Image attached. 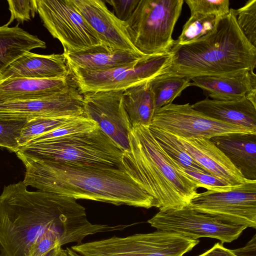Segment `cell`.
<instances>
[{"label":"cell","mask_w":256,"mask_h":256,"mask_svg":"<svg viewBox=\"0 0 256 256\" xmlns=\"http://www.w3.org/2000/svg\"><path fill=\"white\" fill-rule=\"evenodd\" d=\"M119 230L118 224L91 223L74 198L29 191L22 181L4 186L0 195V256H27L32 245L48 232L56 234L62 246Z\"/></svg>","instance_id":"6da1fadb"},{"label":"cell","mask_w":256,"mask_h":256,"mask_svg":"<svg viewBox=\"0 0 256 256\" xmlns=\"http://www.w3.org/2000/svg\"><path fill=\"white\" fill-rule=\"evenodd\" d=\"M170 52L146 56L130 64L102 70L68 67L81 94L104 90H125L149 81L159 75L170 62Z\"/></svg>","instance_id":"ba28073f"},{"label":"cell","mask_w":256,"mask_h":256,"mask_svg":"<svg viewBox=\"0 0 256 256\" xmlns=\"http://www.w3.org/2000/svg\"><path fill=\"white\" fill-rule=\"evenodd\" d=\"M231 250L236 256H256V235L244 246Z\"/></svg>","instance_id":"d590c367"},{"label":"cell","mask_w":256,"mask_h":256,"mask_svg":"<svg viewBox=\"0 0 256 256\" xmlns=\"http://www.w3.org/2000/svg\"><path fill=\"white\" fill-rule=\"evenodd\" d=\"M44 26L64 52L85 50L102 43L70 0H36Z\"/></svg>","instance_id":"9c48e42d"},{"label":"cell","mask_w":256,"mask_h":256,"mask_svg":"<svg viewBox=\"0 0 256 256\" xmlns=\"http://www.w3.org/2000/svg\"><path fill=\"white\" fill-rule=\"evenodd\" d=\"M190 86L200 88L216 100H235L246 97L256 88L254 71L242 70L219 75L204 76L191 79Z\"/></svg>","instance_id":"ac0fdd59"},{"label":"cell","mask_w":256,"mask_h":256,"mask_svg":"<svg viewBox=\"0 0 256 256\" xmlns=\"http://www.w3.org/2000/svg\"><path fill=\"white\" fill-rule=\"evenodd\" d=\"M10 18L6 24L8 26L14 20H16L18 23L30 20L38 13L36 0H8Z\"/></svg>","instance_id":"d6a6232c"},{"label":"cell","mask_w":256,"mask_h":256,"mask_svg":"<svg viewBox=\"0 0 256 256\" xmlns=\"http://www.w3.org/2000/svg\"><path fill=\"white\" fill-rule=\"evenodd\" d=\"M76 118H38L28 120L21 131L18 140L19 147L25 146L35 138Z\"/></svg>","instance_id":"83f0119b"},{"label":"cell","mask_w":256,"mask_h":256,"mask_svg":"<svg viewBox=\"0 0 256 256\" xmlns=\"http://www.w3.org/2000/svg\"><path fill=\"white\" fill-rule=\"evenodd\" d=\"M129 148L124 151V170L156 202L160 211L188 205L202 188L180 170L152 134L148 126H132Z\"/></svg>","instance_id":"277c9868"},{"label":"cell","mask_w":256,"mask_h":256,"mask_svg":"<svg viewBox=\"0 0 256 256\" xmlns=\"http://www.w3.org/2000/svg\"><path fill=\"white\" fill-rule=\"evenodd\" d=\"M62 246L58 235L48 232L42 235L32 245L27 256H46L54 249Z\"/></svg>","instance_id":"836d02e7"},{"label":"cell","mask_w":256,"mask_h":256,"mask_svg":"<svg viewBox=\"0 0 256 256\" xmlns=\"http://www.w3.org/2000/svg\"><path fill=\"white\" fill-rule=\"evenodd\" d=\"M26 168L24 183L40 190L116 206L156 208V202L124 170L82 166L16 155Z\"/></svg>","instance_id":"7a4b0ae2"},{"label":"cell","mask_w":256,"mask_h":256,"mask_svg":"<svg viewBox=\"0 0 256 256\" xmlns=\"http://www.w3.org/2000/svg\"><path fill=\"white\" fill-rule=\"evenodd\" d=\"M147 222L157 230L178 233L194 240L216 238L222 244L236 240L247 228L196 211L188 206L159 211Z\"/></svg>","instance_id":"8fae6325"},{"label":"cell","mask_w":256,"mask_h":256,"mask_svg":"<svg viewBox=\"0 0 256 256\" xmlns=\"http://www.w3.org/2000/svg\"><path fill=\"white\" fill-rule=\"evenodd\" d=\"M68 66L64 55H42L27 52L11 64L0 75V80L14 78H66Z\"/></svg>","instance_id":"e0dca14e"},{"label":"cell","mask_w":256,"mask_h":256,"mask_svg":"<svg viewBox=\"0 0 256 256\" xmlns=\"http://www.w3.org/2000/svg\"><path fill=\"white\" fill-rule=\"evenodd\" d=\"M150 125L185 138H210L234 134H256V130L212 118L190 104H170L155 110Z\"/></svg>","instance_id":"30bf717a"},{"label":"cell","mask_w":256,"mask_h":256,"mask_svg":"<svg viewBox=\"0 0 256 256\" xmlns=\"http://www.w3.org/2000/svg\"><path fill=\"white\" fill-rule=\"evenodd\" d=\"M198 256H236L231 250L224 247L222 243L217 242L209 250Z\"/></svg>","instance_id":"8d00e7d4"},{"label":"cell","mask_w":256,"mask_h":256,"mask_svg":"<svg viewBox=\"0 0 256 256\" xmlns=\"http://www.w3.org/2000/svg\"><path fill=\"white\" fill-rule=\"evenodd\" d=\"M176 137L191 157L210 175L231 186H238L250 181L244 178L210 139Z\"/></svg>","instance_id":"2e32d148"},{"label":"cell","mask_w":256,"mask_h":256,"mask_svg":"<svg viewBox=\"0 0 256 256\" xmlns=\"http://www.w3.org/2000/svg\"><path fill=\"white\" fill-rule=\"evenodd\" d=\"M148 127L162 149L177 163L186 169L208 174L191 157L175 136L155 126Z\"/></svg>","instance_id":"484cf974"},{"label":"cell","mask_w":256,"mask_h":256,"mask_svg":"<svg viewBox=\"0 0 256 256\" xmlns=\"http://www.w3.org/2000/svg\"><path fill=\"white\" fill-rule=\"evenodd\" d=\"M123 104L132 126L150 124L156 108L148 81L124 90Z\"/></svg>","instance_id":"cb8c5ba5"},{"label":"cell","mask_w":256,"mask_h":256,"mask_svg":"<svg viewBox=\"0 0 256 256\" xmlns=\"http://www.w3.org/2000/svg\"><path fill=\"white\" fill-rule=\"evenodd\" d=\"M171 158L175 166L180 170L200 184L202 188L206 189L207 190L216 192H228L240 186H231L226 182L210 174L186 169L177 163L172 158Z\"/></svg>","instance_id":"4dcf8cb0"},{"label":"cell","mask_w":256,"mask_h":256,"mask_svg":"<svg viewBox=\"0 0 256 256\" xmlns=\"http://www.w3.org/2000/svg\"><path fill=\"white\" fill-rule=\"evenodd\" d=\"M238 25L248 41L256 48V0H250L236 10Z\"/></svg>","instance_id":"f546056e"},{"label":"cell","mask_w":256,"mask_h":256,"mask_svg":"<svg viewBox=\"0 0 256 256\" xmlns=\"http://www.w3.org/2000/svg\"><path fill=\"white\" fill-rule=\"evenodd\" d=\"M220 17L214 14L196 13L184 24L182 33L174 43L184 44L196 41L212 32Z\"/></svg>","instance_id":"4316f807"},{"label":"cell","mask_w":256,"mask_h":256,"mask_svg":"<svg viewBox=\"0 0 256 256\" xmlns=\"http://www.w3.org/2000/svg\"><path fill=\"white\" fill-rule=\"evenodd\" d=\"M124 90L84 93L85 116L98 127L124 152L129 148L128 134L132 127L123 104Z\"/></svg>","instance_id":"4fadbf2b"},{"label":"cell","mask_w":256,"mask_h":256,"mask_svg":"<svg viewBox=\"0 0 256 256\" xmlns=\"http://www.w3.org/2000/svg\"><path fill=\"white\" fill-rule=\"evenodd\" d=\"M28 120L0 118V147L16 152L20 132Z\"/></svg>","instance_id":"f1b7e54d"},{"label":"cell","mask_w":256,"mask_h":256,"mask_svg":"<svg viewBox=\"0 0 256 256\" xmlns=\"http://www.w3.org/2000/svg\"><path fill=\"white\" fill-rule=\"evenodd\" d=\"M192 106L212 118L256 130V107L246 97L235 100L206 98Z\"/></svg>","instance_id":"44dd1931"},{"label":"cell","mask_w":256,"mask_h":256,"mask_svg":"<svg viewBox=\"0 0 256 256\" xmlns=\"http://www.w3.org/2000/svg\"><path fill=\"white\" fill-rule=\"evenodd\" d=\"M210 140L245 178L256 180V134L222 136Z\"/></svg>","instance_id":"7402d4cb"},{"label":"cell","mask_w":256,"mask_h":256,"mask_svg":"<svg viewBox=\"0 0 256 256\" xmlns=\"http://www.w3.org/2000/svg\"><path fill=\"white\" fill-rule=\"evenodd\" d=\"M97 35L108 47L142 56L132 44L125 25L100 0H70Z\"/></svg>","instance_id":"9a60e30c"},{"label":"cell","mask_w":256,"mask_h":256,"mask_svg":"<svg viewBox=\"0 0 256 256\" xmlns=\"http://www.w3.org/2000/svg\"><path fill=\"white\" fill-rule=\"evenodd\" d=\"M199 242L178 233L157 230L126 237L114 236L71 248L82 256H183Z\"/></svg>","instance_id":"52a82bcc"},{"label":"cell","mask_w":256,"mask_h":256,"mask_svg":"<svg viewBox=\"0 0 256 256\" xmlns=\"http://www.w3.org/2000/svg\"><path fill=\"white\" fill-rule=\"evenodd\" d=\"M66 78H14L0 80V104L41 99L72 86Z\"/></svg>","instance_id":"d6986e66"},{"label":"cell","mask_w":256,"mask_h":256,"mask_svg":"<svg viewBox=\"0 0 256 256\" xmlns=\"http://www.w3.org/2000/svg\"><path fill=\"white\" fill-rule=\"evenodd\" d=\"M123 151L99 127L20 146L16 155L43 162L82 166L124 170Z\"/></svg>","instance_id":"5b68a950"},{"label":"cell","mask_w":256,"mask_h":256,"mask_svg":"<svg viewBox=\"0 0 256 256\" xmlns=\"http://www.w3.org/2000/svg\"><path fill=\"white\" fill-rule=\"evenodd\" d=\"M185 2L191 14L199 13L220 17L228 14L230 10L228 0H186Z\"/></svg>","instance_id":"1f68e13d"},{"label":"cell","mask_w":256,"mask_h":256,"mask_svg":"<svg viewBox=\"0 0 256 256\" xmlns=\"http://www.w3.org/2000/svg\"><path fill=\"white\" fill-rule=\"evenodd\" d=\"M184 0H140L125 25L130 40L144 56L168 53Z\"/></svg>","instance_id":"8992f818"},{"label":"cell","mask_w":256,"mask_h":256,"mask_svg":"<svg viewBox=\"0 0 256 256\" xmlns=\"http://www.w3.org/2000/svg\"><path fill=\"white\" fill-rule=\"evenodd\" d=\"M190 81L186 78L167 74L158 75L150 80L148 85L154 96L156 110L172 104L190 86Z\"/></svg>","instance_id":"d4e9b609"},{"label":"cell","mask_w":256,"mask_h":256,"mask_svg":"<svg viewBox=\"0 0 256 256\" xmlns=\"http://www.w3.org/2000/svg\"><path fill=\"white\" fill-rule=\"evenodd\" d=\"M63 54L68 67L88 70L110 69L146 57L113 49L102 44L83 50L64 52Z\"/></svg>","instance_id":"ffe728a7"},{"label":"cell","mask_w":256,"mask_h":256,"mask_svg":"<svg viewBox=\"0 0 256 256\" xmlns=\"http://www.w3.org/2000/svg\"><path fill=\"white\" fill-rule=\"evenodd\" d=\"M140 0H107L113 8L114 14L122 22L127 21L136 10Z\"/></svg>","instance_id":"e575fe53"},{"label":"cell","mask_w":256,"mask_h":256,"mask_svg":"<svg viewBox=\"0 0 256 256\" xmlns=\"http://www.w3.org/2000/svg\"><path fill=\"white\" fill-rule=\"evenodd\" d=\"M46 256H68L66 250L62 247H58L54 249Z\"/></svg>","instance_id":"74e56055"},{"label":"cell","mask_w":256,"mask_h":256,"mask_svg":"<svg viewBox=\"0 0 256 256\" xmlns=\"http://www.w3.org/2000/svg\"><path fill=\"white\" fill-rule=\"evenodd\" d=\"M171 60L159 75L192 78L254 71L256 48L246 38L236 22V10L219 18L214 30L192 42L174 44Z\"/></svg>","instance_id":"3957f363"},{"label":"cell","mask_w":256,"mask_h":256,"mask_svg":"<svg viewBox=\"0 0 256 256\" xmlns=\"http://www.w3.org/2000/svg\"><path fill=\"white\" fill-rule=\"evenodd\" d=\"M46 44L36 36L18 26H0V75L13 62L27 52L44 48Z\"/></svg>","instance_id":"603a6c76"},{"label":"cell","mask_w":256,"mask_h":256,"mask_svg":"<svg viewBox=\"0 0 256 256\" xmlns=\"http://www.w3.org/2000/svg\"><path fill=\"white\" fill-rule=\"evenodd\" d=\"M188 206L223 220L256 228V180L228 192L198 193Z\"/></svg>","instance_id":"7c38bea8"},{"label":"cell","mask_w":256,"mask_h":256,"mask_svg":"<svg viewBox=\"0 0 256 256\" xmlns=\"http://www.w3.org/2000/svg\"><path fill=\"white\" fill-rule=\"evenodd\" d=\"M76 86L41 99L0 104V118L30 120L38 118L85 116L83 96Z\"/></svg>","instance_id":"5bb4252c"},{"label":"cell","mask_w":256,"mask_h":256,"mask_svg":"<svg viewBox=\"0 0 256 256\" xmlns=\"http://www.w3.org/2000/svg\"><path fill=\"white\" fill-rule=\"evenodd\" d=\"M66 250L68 256H82L74 251L70 248H67Z\"/></svg>","instance_id":"f35d334b"}]
</instances>
